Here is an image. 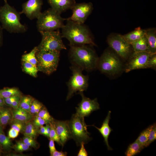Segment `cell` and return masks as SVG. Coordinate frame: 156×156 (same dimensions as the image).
I'll list each match as a JSON object with an SVG mask.
<instances>
[{
	"label": "cell",
	"mask_w": 156,
	"mask_h": 156,
	"mask_svg": "<svg viewBox=\"0 0 156 156\" xmlns=\"http://www.w3.org/2000/svg\"><path fill=\"white\" fill-rule=\"evenodd\" d=\"M92 46L88 44L70 46L69 57L72 65L87 71L95 69L99 58Z\"/></svg>",
	"instance_id": "cell-1"
},
{
	"label": "cell",
	"mask_w": 156,
	"mask_h": 156,
	"mask_svg": "<svg viewBox=\"0 0 156 156\" xmlns=\"http://www.w3.org/2000/svg\"><path fill=\"white\" fill-rule=\"evenodd\" d=\"M61 28L62 38L69 41L70 45L88 44L95 46L89 28L84 24L75 22L68 18Z\"/></svg>",
	"instance_id": "cell-2"
},
{
	"label": "cell",
	"mask_w": 156,
	"mask_h": 156,
	"mask_svg": "<svg viewBox=\"0 0 156 156\" xmlns=\"http://www.w3.org/2000/svg\"><path fill=\"white\" fill-rule=\"evenodd\" d=\"M21 14L10 5L7 2L0 7V21L2 28L10 33H23L27 27L20 21Z\"/></svg>",
	"instance_id": "cell-3"
},
{
	"label": "cell",
	"mask_w": 156,
	"mask_h": 156,
	"mask_svg": "<svg viewBox=\"0 0 156 156\" xmlns=\"http://www.w3.org/2000/svg\"><path fill=\"white\" fill-rule=\"evenodd\" d=\"M37 19L36 26L40 32L61 29L64 25V21L66 20L51 8L41 12Z\"/></svg>",
	"instance_id": "cell-4"
},
{
	"label": "cell",
	"mask_w": 156,
	"mask_h": 156,
	"mask_svg": "<svg viewBox=\"0 0 156 156\" xmlns=\"http://www.w3.org/2000/svg\"><path fill=\"white\" fill-rule=\"evenodd\" d=\"M68 124L72 138L75 142L77 146L83 142L87 144L91 140L90 133L87 131V125L84 117L79 116L76 113L72 115L68 120Z\"/></svg>",
	"instance_id": "cell-5"
},
{
	"label": "cell",
	"mask_w": 156,
	"mask_h": 156,
	"mask_svg": "<svg viewBox=\"0 0 156 156\" xmlns=\"http://www.w3.org/2000/svg\"><path fill=\"white\" fill-rule=\"evenodd\" d=\"M42 38L37 47V51H60L66 49L62 40L61 34L58 30L41 32Z\"/></svg>",
	"instance_id": "cell-6"
},
{
	"label": "cell",
	"mask_w": 156,
	"mask_h": 156,
	"mask_svg": "<svg viewBox=\"0 0 156 156\" xmlns=\"http://www.w3.org/2000/svg\"><path fill=\"white\" fill-rule=\"evenodd\" d=\"M70 69L72 71V75L67 83L68 92L66 101L70 99L75 93L78 92L79 94L86 90L88 86V76L83 74V70L81 68L72 65Z\"/></svg>",
	"instance_id": "cell-7"
},
{
	"label": "cell",
	"mask_w": 156,
	"mask_h": 156,
	"mask_svg": "<svg viewBox=\"0 0 156 156\" xmlns=\"http://www.w3.org/2000/svg\"><path fill=\"white\" fill-rule=\"evenodd\" d=\"M60 51H37L36 57L38 71L49 75L57 70L59 61Z\"/></svg>",
	"instance_id": "cell-8"
},
{
	"label": "cell",
	"mask_w": 156,
	"mask_h": 156,
	"mask_svg": "<svg viewBox=\"0 0 156 156\" xmlns=\"http://www.w3.org/2000/svg\"><path fill=\"white\" fill-rule=\"evenodd\" d=\"M97 67L101 73L111 75L118 73L122 69L118 57L108 50L105 51L99 58Z\"/></svg>",
	"instance_id": "cell-9"
},
{
	"label": "cell",
	"mask_w": 156,
	"mask_h": 156,
	"mask_svg": "<svg viewBox=\"0 0 156 156\" xmlns=\"http://www.w3.org/2000/svg\"><path fill=\"white\" fill-rule=\"evenodd\" d=\"M107 42L117 53L124 59H127L131 53V45L125 40L123 35L112 34L107 39Z\"/></svg>",
	"instance_id": "cell-10"
},
{
	"label": "cell",
	"mask_w": 156,
	"mask_h": 156,
	"mask_svg": "<svg viewBox=\"0 0 156 156\" xmlns=\"http://www.w3.org/2000/svg\"><path fill=\"white\" fill-rule=\"evenodd\" d=\"M71 16L68 18L70 20L80 24H84L93 9L91 2L75 3L71 9Z\"/></svg>",
	"instance_id": "cell-11"
},
{
	"label": "cell",
	"mask_w": 156,
	"mask_h": 156,
	"mask_svg": "<svg viewBox=\"0 0 156 156\" xmlns=\"http://www.w3.org/2000/svg\"><path fill=\"white\" fill-rule=\"evenodd\" d=\"M82 100L76 107V114L81 116L84 117L89 116L94 111L100 109L99 105L96 98L93 99L86 97L83 92L79 93Z\"/></svg>",
	"instance_id": "cell-12"
},
{
	"label": "cell",
	"mask_w": 156,
	"mask_h": 156,
	"mask_svg": "<svg viewBox=\"0 0 156 156\" xmlns=\"http://www.w3.org/2000/svg\"><path fill=\"white\" fill-rule=\"evenodd\" d=\"M152 54L148 52H134L125 68V72L128 73L133 70L146 68L147 61Z\"/></svg>",
	"instance_id": "cell-13"
},
{
	"label": "cell",
	"mask_w": 156,
	"mask_h": 156,
	"mask_svg": "<svg viewBox=\"0 0 156 156\" xmlns=\"http://www.w3.org/2000/svg\"><path fill=\"white\" fill-rule=\"evenodd\" d=\"M42 0H28L22 5L21 14H25L31 20L37 18L41 13Z\"/></svg>",
	"instance_id": "cell-14"
},
{
	"label": "cell",
	"mask_w": 156,
	"mask_h": 156,
	"mask_svg": "<svg viewBox=\"0 0 156 156\" xmlns=\"http://www.w3.org/2000/svg\"><path fill=\"white\" fill-rule=\"evenodd\" d=\"M52 122L60 138L61 146L63 147L66 142L72 138L68 120H59L53 119Z\"/></svg>",
	"instance_id": "cell-15"
},
{
	"label": "cell",
	"mask_w": 156,
	"mask_h": 156,
	"mask_svg": "<svg viewBox=\"0 0 156 156\" xmlns=\"http://www.w3.org/2000/svg\"><path fill=\"white\" fill-rule=\"evenodd\" d=\"M51 8L59 14L71 9L76 3L75 0H48Z\"/></svg>",
	"instance_id": "cell-16"
},
{
	"label": "cell",
	"mask_w": 156,
	"mask_h": 156,
	"mask_svg": "<svg viewBox=\"0 0 156 156\" xmlns=\"http://www.w3.org/2000/svg\"><path fill=\"white\" fill-rule=\"evenodd\" d=\"M111 111H109L105 119L103 121L102 125L100 128H99L94 125H91L95 127L99 131L103 137L104 142L107 146L109 150H112V149L109 144L108 139L109 135L112 131V129L109 125V122L110 119Z\"/></svg>",
	"instance_id": "cell-17"
},
{
	"label": "cell",
	"mask_w": 156,
	"mask_h": 156,
	"mask_svg": "<svg viewBox=\"0 0 156 156\" xmlns=\"http://www.w3.org/2000/svg\"><path fill=\"white\" fill-rule=\"evenodd\" d=\"M148 43V52L152 54L156 52V31L155 28L146 29L145 35Z\"/></svg>",
	"instance_id": "cell-18"
},
{
	"label": "cell",
	"mask_w": 156,
	"mask_h": 156,
	"mask_svg": "<svg viewBox=\"0 0 156 156\" xmlns=\"http://www.w3.org/2000/svg\"><path fill=\"white\" fill-rule=\"evenodd\" d=\"M146 32V29H141L139 27L123 36L126 41L130 44L144 36Z\"/></svg>",
	"instance_id": "cell-19"
},
{
	"label": "cell",
	"mask_w": 156,
	"mask_h": 156,
	"mask_svg": "<svg viewBox=\"0 0 156 156\" xmlns=\"http://www.w3.org/2000/svg\"><path fill=\"white\" fill-rule=\"evenodd\" d=\"M0 125L3 128L11 122L13 119L12 115L11 110L3 107L0 108Z\"/></svg>",
	"instance_id": "cell-20"
},
{
	"label": "cell",
	"mask_w": 156,
	"mask_h": 156,
	"mask_svg": "<svg viewBox=\"0 0 156 156\" xmlns=\"http://www.w3.org/2000/svg\"><path fill=\"white\" fill-rule=\"evenodd\" d=\"M134 52H148V44L147 39L144 36L139 40L130 44Z\"/></svg>",
	"instance_id": "cell-21"
},
{
	"label": "cell",
	"mask_w": 156,
	"mask_h": 156,
	"mask_svg": "<svg viewBox=\"0 0 156 156\" xmlns=\"http://www.w3.org/2000/svg\"><path fill=\"white\" fill-rule=\"evenodd\" d=\"M21 132L24 136H29L34 139L39 133L38 128L36 127L32 122L30 121L26 122Z\"/></svg>",
	"instance_id": "cell-22"
},
{
	"label": "cell",
	"mask_w": 156,
	"mask_h": 156,
	"mask_svg": "<svg viewBox=\"0 0 156 156\" xmlns=\"http://www.w3.org/2000/svg\"><path fill=\"white\" fill-rule=\"evenodd\" d=\"M16 96H22L21 92L16 88L6 87L0 89V96L3 99Z\"/></svg>",
	"instance_id": "cell-23"
},
{
	"label": "cell",
	"mask_w": 156,
	"mask_h": 156,
	"mask_svg": "<svg viewBox=\"0 0 156 156\" xmlns=\"http://www.w3.org/2000/svg\"><path fill=\"white\" fill-rule=\"evenodd\" d=\"M153 126V125L149 126L140 133L136 140L142 146L143 148L148 146V140L150 131Z\"/></svg>",
	"instance_id": "cell-24"
},
{
	"label": "cell",
	"mask_w": 156,
	"mask_h": 156,
	"mask_svg": "<svg viewBox=\"0 0 156 156\" xmlns=\"http://www.w3.org/2000/svg\"><path fill=\"white\" fill-rule=\"evenodd\" d=\"M143 149L142 146L135 140L129 145L125 154L126 156H133L140 153Z\"/></svg>",
	"instance_id": "cell-25"
},
{
	"label": "cell",
	"mask_w": 156,
	"mask_h": 156,
	"mask_svg": "<svg viewBox=\"0 0 156 156\" xmlns=\"http://www.w3.org/2000/svg\"><path fill=\"white\" fill-rule=\"evenodd\" d=\"M37 52V47H35L30 52L22 56V61L28 62L37 66V60L36 55Z\"/></svg>",
	"instance_id": "cell-26"
},
{
	"label": "cell",
	"mask_w": 156,
	"mask_h": 156,
	"mask_svg": "<svg viewBox=\"0 0 156 156\" xmlns=\"http://www.w3.org/2000/svg\"><path fill=\"white\" fill-rule=\"evenodd\" d=\"M23 71L26 73L34 77H36L38 71L37 66L27 62H22Z\"/></svg>",
	"instance_id": "cell-27"
},
{
	"label": "cell",
	"mask_w": 156,
	"mask_h": 156,
	"mask_svg": "<svg viewBox=\"0 0 156 156\" xmlns=\"http://www.w3.org/2000/svg\"><path fill=\"white\" fill-rule=\"evenodd\" d=\"M8 136H5L3 132L0 134V147L5 151H9L13 147L11 140Z\"/></svg>",
	"instance_id": "cell-28"
},
{
	"label": "cell",
	"mask_w": 156,
	"mask_h": 156,
	"mask_svg": "<svg viewBox=\"0 0 156 156\" xmlns=\"http://www.w3.org/2000/svg\"><path fill=\"white\" fill-rule=\"evenodd\" d=\"M34 99L29 95L21 96L19 107L30 112V108Z\"/></svg>",
	"instance_id": "cell-29"
},
{
	"label": "cell",
	"mask_w": 156,
	"mask_h": 156,
	"mask_svg": "<svg viewBox=\"0 0 156 156\" xmlns=\"http://www.w3.org/2000/svg\"><path fill=\"white\" fill-rule=\"evenodd\" d=\"M13 119L18 120L25 122L30 121L33 118V115H25L20 114L16 112L14 109L11 110Z\"/></svg>",
	"instance_id": "cell-30"
},
{
	"label": "cell",
	"mask_w": 156,
	"mask_h": 156,
	"mask_svg": "<svg viewBox=\"0 0 156 156\" xmlns=\"http://www.w3.org/2000/svg\"><path fill=\"white\" fill-rule=\"evenodd\" d=\"M44 107L41 103L34 99L30 107V113L33 115H37Z\"/></svg>",
	"instance_id": "cell-31"
},
{
	"label": "cell",
	"mask_w": 156,
	"mask_h": 156,
	"mask_svg": "<svg viewBox=\"0 0 156 156\" xmlns=\"http://www.w3.org/2000/svg\"><path fill=\"white\" fill-rule=\"evenodd\" d=\"M37 115L45 120L46 124H49L54 119L44 106L40 111Z\"/></svg>",
	"instance_id": "cell-32"
},
{
	"label": "cell",
	"mask_w": 156,
	"mask_h": 156,
	"mask_svg": "<svg viewBox=\"0 0 156 156\" xmlns=\"http://www.w3.org/2000/svg\"><path fill=\"white\" fill-rule=\"evenodd\" d=\"M11 122V127L12 128L19 132H22L26 122L13 119Z\"/></svg>",
	"instance_id": "cell-33"
},
{
	"label": "cell",
	"mask_w": 156,
	"mask_h": 156,
	"mask_svg": "<svg viewBox=\"0 0 156 156\" xmlns=\"http://www.w3.org/2000/svg\"><path fill=\"white\" fill-rule=\"evenodd\" d=\"M49 124L51 127V130L49 134V138L56 142L59 145H61L60 138L53 123L51 122Z\"/></svg>",
	"instance_id": "cell-34"
},
{
	"label": "cell",
	"mask_w": 156,
	"mask_h": 156,
	"mask_svg": "<svg viewBox=\"0 0 156 156\" xmlns=\"http://www.w3.org/2000/svg\"><path fill=\"white\" fill-rule=\"evenodd\" d=\"M13 147L15 151L18 152H22L28 150L30 147L23 141L17 142Z\"/></svg>",
	"instance_id": "cell-35"
},
{
	"label": "cell",
	"mask_w": 156,
	"mask_h": 156,
	"mask_svg": "<svg viewBox=\"0 0 156 156\" xmlns=\"http://www.w3.org/2000/svg\"><path fill=\"white\" fill-rule=\"evenodd\" d=\"M156 67V53L151 55L147 61L146 68H151L155 69Z\"/></svg>",
	"instance_id": "cell-36"
},
{
	"label": "cell",
	"mask_w": 156,
	"mask_h": 156,
	"mask_svg": "<svg viewBox=\"0 0 156 156\" xmlns=\"http://www.w3.org/2000/svg\"><path fill=\"white\" fill-rule=\"evenodd\" d=\"M156 139V125L155 123L151 129L148 138V145L150 144Z\"/></svg>",
	"instance_id": "cell-37"
},
{
	"label": "cell",
	"mask_w": 156,
	"mask_h": 156,
	"mask_svg": "<svg viewBox=\"0 0 156 156\" xmlns=\"http://www.w3.org/2000/svg\"><path fill=\"white\" fill-rule=\"evenodd\" d=\"M32 122L34 126L38 129L41 126L46 124L45 120L38 115H36Z\"/></svg>",
	"instance_id": "cell-38"
},
{
	"label": "cell",
	"mask_w": 156,
	"mask_h": 156,
	"mask_svg": "<svg viewBox=\"0 0 156 156\" xmlns=\"http://www.w3.org/2000/svg\"><path fill=\"white\" fill-rule=\"evenodd\" d=\"M85 144L84 143H82L81 145V148L77 154L78 156H87L88 154L86 151L84 145Z\"/></svg>",
	"instance_id": "cell-39"
},
{
	"label": "cell",
	"mask_w": 156,
	"mask_h": 156,
	"mask_svg": "<svg viewBox=\"0 0 156 156\" xmlns=\"http://www.w3.org/2000/svg\"><path fill=\"white\" fill-rule=\"evenodd\" d=\"M19 132V131L11 128L8 132V137L10 138H16L18 136Z\"/></svg>",
	"instance_id": "cell-40"
},
{
	"label": "cell",
	"mask_w": 156,
	"mask_h": 156,
	"mask_svg": "<svg viewBox=\"0 0 156 156\" xmlns=\"http://www.w3.org/2000/svg\"><path fill=\"white\" fill-rule=\"evenodd\" d=\"M18 96H14L4 99H3L5 105L11 107L13 101Z\"/></svg>",
	"instance_id": "cell-41"
},
{
	"label": "cell",
	"mask_w": 156,
	"mask_h": 156,
	"mask_svg": "<svg viewBox=\"0 0 156 156\" xmlns=\"http://www.w3.org/2000/svg\"><path fill=\"white\" fill-rule=\"evenodd\" d=\"M21 96H17L13 101L11 107L13 109H16L19 107Z\"/></svg>",
	"instance_id": "cell-42"
},
{
	"label": "cell",
	"mask_w": 156,
	"mask_h": 156,
	"mask_svg": "<svg viewBox=\"0 0 156 156\" xmlns=\"http://www.w3.org/2000/svg\"><path fill=\"white\" fill-rule=\"evenodd\" d=\"M54 142V141L53 140L51 139H50L49 146L50 155L56 150L55 147Z\"/></svg>",
	"instance_id": "cell-43"
},
{
	"label": "cell",
	"mask_w": 156,
	"mask_h": 156,
	"mask_svg": "<svg viewBox=\"0 0 156 156\" xmlns=\"http://www.w3.org/2000/svg\"><path fill=\"white\" fill-rule=\"evenodd\" d=\"M67 153L66 152H63L62 151H58L56 150L53 152L50 155L51 156H66Z\"/></svg>",
	"instance_id": "cell-44"
},
{
	"label": "cell",
	"mask_w": 156,
	"mask_h": 156,
	"mask_svg": "<svg viewBox=\"0 0 156 156\" xmlns=\"http://www.w3.org/2000/svg\"><path fill=\"white\" fill-rule=\"evenodd\" d=\"M26 144L30 147H33L35 148L37 147V143L36 141L35 140V139H33L31 141L27 143Z\"/></svg>",
	"instance_id": "cell-45"
},
{
	"label": "cell",
	"mask_w": 156,
	"mask_h": 156,
	"mask_svg": "<svg viewBox=\"0 0 156 156\" xmlns=\"http://www.w3.org/2000/svg\"><path fill=\"white\" fill-rule=\"evenodd\" d=\"M46 133L45 136L49 138V135L51 130V127L50 124H46Z\"/></svg>",
	"instance_id": "cell-46"
},
{
	"label": "cell",
	"mask_w": 156,
	"mask_h": 156,
	"mask_svg": "<svg viewBox=\"0 0 156 156\" xmlns=\"http://www.w3.org/2000/svg\"><path fill=\"white\" fill-rule=\"evenodd\" d=\"M40 129H38V133H39L45 136L46 133V127L43 125L40 127Z\"/></svg>",
	"instance_id": "cell-47"
},
{
	"label": "cell",
	"mask_w": 156,
	"mask_h": 156,
	"mask_svg": "<svg viewBox=\"0 0 156 156\" xmlns=\"http://www.w3.org/2000/svg\"><path fill=\"white\" fill-rule=\"evenodd\" d=\"M2 28L0 26V47L2 43L3 39V33Z\"/></svg>",
	"instance_id": "cell-48"
},
{
	"label": "cell",
	"mask_w": 156,
	"mask_h": 156,
	"mask_svg": "<svg viewBox=\"0 0 156 156\" xmlns=\"http://www.w3.org/2000/svg\"><path fill=\"white\" fill-rule=\"evenodd\" d=\"M5 105L3 99L0 96V108L3 107Z\"/></svg>",
	"instance_id": "cell-49"
},
{
	"label": "cell",
	"mask_w": 156,
	"mask_h": 156,
	"mask_svg": "<svg viewBox=\"0 0 156 156\" xmlns=\"http://www.w3.org/2000/svg\"><path fill=\"white\" fill-rule=\"evenodd\" d=\"M3 127L0 125V131H3Z\"/></svg>",
	"instance_id": "cell-50"
},
{
	"label": "cell",
	"mask_w": 156,
	"mask_h": 156,
	"mask_svg": "<svg viewBox=\"0 0 156 156\" xmlns=\"http://www.w3.org/2000/svg\"><path fill=\"white\" fill-rule=\"evenodd\" d=\"M3 131H0V134L2 133H3Z\"/></svg>",
	"instance_id": "cell-51"
},
{
	"label": "cell",
	"mask_w": 156,
	"mask_h": 156,
	"mask_svg": "<svg viewBox=\"0 0 156 156\" xmlns=\"http://www.w3.org/2000/svg\"><path fill=\"white\" fill-rule=\"evenodd\" d=\"M4 1L5 2H7V0H4Z\"/></svg>",
	"instance_id": "cell-52"
},
{
	"label": "cell",
	"mask_w": 156,
	"mask_h": 156,
	"mask_svg": "<svg viewBox=\"0 0 156 156\" xmlns=\"http://www.w3.org/2000/svg\"><path fill=\"white\" fill-rule=\"evenodd\" d=\"M1 147H0V155L1 154Z\"/></svg>",
	"instance_id": "cell-53"
},
{
	"label": "cell",
	"mask_w": 156,
	"mask_h": 156,
	"mask_svg": "<svg viewBox=\"0 0 156 156\" xmlns=\"http://www.w3.org/2000/svg\"></svg>",
	"instance_id": "cell-54"
}]
</instances>
